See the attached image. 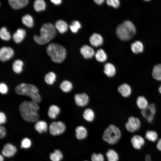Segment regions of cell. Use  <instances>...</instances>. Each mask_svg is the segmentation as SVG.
Segmentation results:
<instances>
[{
  "label": "cell",
  "instance_id": "39",
  "mask_svg": "<svg viewBox=\"0 0 161 161\" xmlns=\"http://www.w3.org/2000/svg\"><path fill=\"white\" fill-rule=\"evenodd\" d=\"M31 145V140L28 138H24L21 141V148H29Z\"/></svg>",
  "mask_w": 161,
  "mask_h": 161
},
{
  "label": "cell",
  "instance_id": "47",
  "mask_svg": "<svg viewBox=\"0 0 161 161\" xmlns=\"http://www.w3.org/2000/svg\"><path fill=\"white\" fill-rule=\"evenodd\" d=\"M94 1L97 4L100 5L102 4L104 2V0H95Z\"/></svg>",
  "mask_w": 161,
  "mask_h": 161
},
{
  "label": "cell",
  "instance_id": "40",
  "mask_svg": "<svg viewBox=\"0 0 161 161\" xmlns=\"http://www.w3.org/2000/svg\"><path fill=\"white\" fill-rule=\"evenodd\" d=\"M106 2L108 5L114 8H118L120 5V2L118 0H107Z\"/></svg>",
  "mask_w": 161,
  "mask_h": 161
},
{
  "label": "cell",
  "instance_id": "23",
  "mask_svg": "<svg viewBox=\"0 0 161 161\" xmlns=\"http://www.w3.org/2000/svg\"><path fill=\"white\" fill-rule=\"evenodd\" d=\"M55 27L58 31L61 34L66 32L68 30V26L67 23L62 20H59L55 22Z\"/></svg>",
  "mask_w": 161,
  "mask_h": 161
},
{
  "label": "cell",
  "instance_id": "17",
  "mask_svg": "<svg viewBox=\"0 0 161 161\" xmlns=\"http://www.w3.org/2000/svg\"><path fill=\"white\" fill-rule=\"evenodd\" d=\"M103 72L106 76L109 78L114 77L116 73L115 66L112 63H107L104 66Z\"/></svg>",
  "mask_w": 161,
  "mask_h": 161
},
{
  "label": "cell",
  "instance_id": "50",
  "mask_svg": "<svg viewBox=\"0 0 161 161\" xmlns=\"http://www.w3.org/2000/svg\"><path fill=\"white\" fill-rule=\"evenodd\" d=\"M89 161L87 160H84V161Z\"/></svg>",
  "mask_w": 161,
  "mask_h": 161
},
{
  "label": "cell",
  "instance_id": "24",
  "mask_svg": "<svg viewBox=\"0 0 161 161\" xmlns=\"http://www.w3.org/2000/svg\"><path fill=\"white\" fill-rule=\"evenodd\" d=\"M84 119L89 122H92L94 120L95 114L94 111L91 108L85 109L83 114Z\"/></svg>",
  "mask_w": 161,
  "mask_h": 161
},
{
  "label": "cell",
  "instance_id": "42",
  "mask_svg": "<svg viewBox=\"0 0 161 161\" xmlns=\"http://www.w3.org/2000/svg\"><path fill=\"white\" fill-rule=\"evenodd\" d=\"M6 134V130L4 126L1 125L0 126V137L1 138H4Z\"/></svg>",
  "mask_w": 161,
  "mask_h": 161
},
{
  "label": "cell",
  "instance_id": "44",
  "mask_svg": "<svg viewBox=\"0 0 161 161\" xmlns=\"http://www.w3.org/2000/svg\"><path fill=\"white\" fill-rule=\"evenodd\" d=\"M156 146L157 150L161 152V138L158 139L157 141Z\"/></svg>",
  "mask_w": 161,
  "mask_h": 161
},
{
  "label": "cell",
  "instance_id": "12",
  "mask_svg": "<svg viewBox=\"0 0 161 161\" xmlns=\"http://www.w3.org/2000/svg\"><path fill=\"white\" fill-rule=\"evenodd\" d=\"M16 151L17 149L15 146L10 143H7L4 145L1 153L3 156L10 157L14 156Z\"/></svg>",
  "mask_w": 161,
  "mask_h": 161
},
{
  "label": "cell",
  "instance_id": "10",
  "mask_svg": "<svg viewBox=\"0 0 161 161\" xmlns=\"http://www.w3.org/2000/svg\"><path fill=\"white\" fill-rule=\"evenodd\" d=\"M75 103L79 107H84L86 106L89 103V97L86 93H77L74 96Z\"/></svg>",
  "mask_w": 161,
  "mask_h": 161
},
{
  "label": "cell",
  "instance_id": "13",
  "mask_svg": "<svg viewBox=\"0 0 161 161\" xmlns=\"http://www.w3.org/2000/svg\"><path fill=\"white\" fill-rule=\"evenodd\" d=\"M136 131H139L142 126V121L138 117L130 116L127 119V121Z\"/></svg>",
  "mask_w": 161,
  "mask_h": 161
},
{
  "label": "cell",
  "instance_id": "19",
  "mask_svg": "<svg viewBox=\"0 0 161 161\" xmlns=\"http://www.w3.org/2000/svg\"><path fill=\"white\" fill-rule=\"evenodd\" d=\"M26 34L25 30L21 28L18 29L13 36V41L16 43H21L24 38Z\"/></svg>",
  "mask_w": 161,
  "mask_h": 161
},
{
  "label": "cell",
  "instance_id": "33",
  "mask_svg": "<svg viewBox=\"0 0 161 161\" xmlns=\"http://www.w3.org/2000/svg\"><path fill=\"white\" fill-rule=\"evenodd\" d=\"M33 6L35 10L39 12L45 10L46 4L44 0H36L34 2Z\"/></svg>",
  "mask_w": 161,
  "mask_h": 161
},
{
  "label": "cell",
  "instance_id": "48",
  "mask_svg": "<svg viewBox=\"0 0 161 161\" xmlns=\"http://www.w3.org/2000/svg\"><path fill=\"white\" fill-rule=\"evenodd\" d=\"M158 91L159 93L161 95V83L158 88Z\"/></svg>",
  "mask_w": 161,
  "mask_h": 161
},
{
  "label": "cell",
  "instance_id": "15",
  "mask_svg": "<svg viewBox=\"0 0 161 161\" xmlns=\"http://www.w3.org/2000/svg\"><path fill=\"white\" fill-rule=\"evenodd\" d=\"M8 1L10 6L15 10L23 8L29 3L28 0H9Z\"/></svg>",
  "mask_w": 161,
  "mask_h": 161
},
{
  "label": "cell",
  "instance_id": "29",
  "mask_svg": "<svg viewBox=\"0 0 161 161\" xmlns=\"http://www.w3.org/2000/svg\"><path fill=\"white\" fill-rule=\"evenodd\" d=\"M143 45L140 41H135L131 44V49L132 52L135 54L142 52L143 50Z\"/></svg>",
  "mask_w": 161,
  "mask_h": 161
},
{
  "label": "cell",
  "instance_id": "8",
  "mask_svg": "<svg viewBox=\"0 0 161 161\" xmlns=\"http://www.w3.org/2000/svg\"><path fill=\"white\" fill-rule=\"evenodd\" d=\"M130 142L133 148L137 150L141 149L145 144V139L139 134L133 135L131 138Z\"/></svg>",
  "mask_w": 161,
  "mask_h": 161
},
{
  "label": "cell",
  "instance_id": "49",
  "mask_svg": "<svg viewBox=\"0 0 161 161\" xmlns=\"http://www.w3.org/2000/svg\"><path fill=\"white\" fill-rule=\"evenodd\" d=\"M4 158L1 155H0V161H3Z\"/></svg>",
  "mask_w": 161,
  "mask_h": 161
},
{
  "label": "cell",
  "instance_id": "9",
  "mask_svg": "<svg viewBox=\"0 0 161 161\" xmlns=\"http://www.w3.org/2000/svg\"><path fill=\"white\" fill-rule=\"evenodd\" d=\"M117 91L121 96L125 98L130 97L132 95V89L131 86L127 83L121 84L117 88Z\"/></svg>",
  "mask_w": 161,
  "mask_h": 161
},
{
  "label": "cell",
  "instance_id": "16",
  "mask_svg": "<svg viewBox=\"0 0 161 161\" xmlns=\"http://www.w3.org/2000/svg\"><path fill=\"white\" fill-rule=\"evenodd\" d=\"M89 41L91 44L95 47L101 46L103 43V37L97 33H93L90 36Z\"/></svg>",
  "mask_w": 161,
  "mask_h": 161
},
{
  "label": "cell",
  "instance_id": "22",
  "mask_svg": "<svg viewBox=\"0 0 161 161\" xmlns=\"http://www.w3.org/2000/svg\"><path fill=\"white\" fill-rule=\"evenodd\" d=\"M151 74L155 80L161 82V64H158L154 66Z\"/></svg>",
  "mask_w": 161,
  "mask_h": 161
},
{
  "label": "cell",
  "instance_id": "26",
  "mask_svg": "<svg viewBox=\"0 0 161 161\" xmlns=\"http://www.w3.org/2000/svg\"><path fill=\"white\" fill-rule=\"evenodd\" d=\"M59 87L62 92L65 93H68L72 90L73 85L72 83L70 81L65 80L61 82Z\"/></svg>",
  "mask_w": 161,
  "mask_h": 161
},
{
  "label": "cell",
  "instance_id": "27",
  "mask_svg": "<svg viewBox=\"0 0 161 161\" xmlns=\"http://www.w3.org/2000/svg\"><path fill=\"white\" fill-rule=\"evenodd\" d=\"M34 128L36 131L40 133L46 132L48 129L47 123L43 120H38L35 123Z\"/></svg>",
  "mask_w": 161,
  "mask_h": 161
},
{
  "label": "cell",
  "instance_id": "41",
  "mask_svg": "<svg viewBox=\"0 0 161 161\" xmlns=\"http://www.w3.org/2000/svg\"><path fill=\"white\" fill-rule=\"evenodd\" d=\"M8 91V88L7 84L3 82L1 83L0 84V92L2 95L7 94Z\"/></svg>",
  "mask_w": 161,
  "mask_h": 161
},
{
  "label": "cell",
  "instance_id": "4",
  "mask_svg": "<svg viewBox=\"0 0 161 161\" xmlns=\"http://www.w3.org/2000/svg\"><path fill=\"white\" fill-rule=\"evenodd\" d=\"M136 29L134 24L129 20H125L117 27L116 32L118 37L123 41L131 39L135 34Z\"/></svg>",
  "mask_w": 161,
  "mask_h": 161
},
{
  "label": "cell",
  "instance_id": "14",
  "mask_svg": "<svg viewBox=\"0 0 161 161\" xmlns=\"http://www.w3.org/2000/svg\"><path fill=\"white\" fill-rule=\"evenodd\" d=\"M80 51L83 57L86 59L92 58L95 53L93 49L87 45L83 46L80 49Z\"/></svg>",
  "mask_w": 161,
  "mask_h": 161
},
{
  "label": "cell",
  "instance_id": "6",
  "mask_svg": "<svg viewBox=\"0 0 161 161\" xmlns=\"http://www.w3.org/2000/svg\"><path fill=\"white\" fill-rule=\"evenodd\" d=\"M120 129L114 124H110L105 130L103 140L109 144L114 145L117 143L121 137Z\"/></svg>",
  "mask_w": 161,
  "mask_h": 161
},
{
  "label": "cell",
  "instance_id": "25",
  "mask_svg": "<svg viewBox=\"0 0 161 161\" xmlns=\"http://www.w3.org/2000/svg\"><path fill=\"white\" fill-rule=\"evenodd\" d=\"M145 137L148 141L152 142H155L158 140L157 133L153 130L146 131L145 133Z\"/></svg>",
  "mask_w": 161,
  "mask_h": 161
},
{
  "label": "cell",
  "instance_id": "18",
  "mask_svg": "<svg viewBox=\"0 0 161 161\" xmlns=\"http://www.w3.org/2000/svg\"><path fill=\"white\" fill-rule=\"evenodd\" d=\"M75 136L78 140L85 139L87 136L88 132L86 128L82 126H79L75 129Z\"/></svg>",
  "mask_w": 161,
  "mask_h": 161
},
{
  "label": "cell",
  "instance_id": "30",
  "mask_svg": "<svg viewBox=\"0 0 161 161\" xmlns=\"http://www.w3.org/2000/svg\"><path fill=\"white\" fill-rule=\"evenodd\" d=\"M56 77V75L54 72H50L45 75L44 77V80L47 84L52 85L55 81Z\"/></svg>",
  "mask_w": 161,
  "mask_h": 161
},
{
  "label": "cell",
  "instance_id": "28",
  "mask_svg": "<svg viewBox=\"0 0 161 161\" xmlns=\"http://www.w3.org/2000/svg\"><path fill=\"white\" fill-rule=\"evenodd\" d=\"M23 65L24 63L21 60L19 59L16 60L13 63V70L16 74H20L22 72Z\"/></svg>",
  "mask_w": 161,
  "mask_h": 161
},
{
  "label": "cell",
  "instance_id": "35",
  "mask_svg": "<svg viewBox=\"0 0 161 161\" xmlns=\"http://www.w3.org/2000/svg\"><path fill=\"white\" fill-rule=\"evenodd\" d=\"M23 24L29 28H31L33 26V20L32 17L29 14H26L23 16L22 18Z\"/></svg>",
  "mask_w": 161,
  "mask_h": 161
},
{
  "label": "cell",
  "instance_id": "11",
  "mask_svg": "<svg viewBox=\"0 0 161 161\" xmlns=\"http://www.w3.org/2000/svg\"><path fill=\"white\" fill-rule=\"evenodd\" d=\"M14 52L10 47H3L0 49V59L2 62L6 61L12 58Z\"/></svg>",
  "mask_w": 161,
  "mask_h": 161
},
{
  "label": "cell",
  "instance_id": "46",
  "mask_svg": "<svg viewBox=\"0 0 161 161\" xmlns=\"http://www.w3.org/2000/svg\"><path fill=\"white\" fill-rule=\"evenodd\" d=\"M50 1L56 5H59L61 3V0H51Z\"/></svg>",
  "mask_w": 161,
  "mask_h": 161
},
{
  "label": "cell",
  "instance_id": "36",
  "mask_svg": "<svg viewBox=\"0 0 161 161\" xmlns=\"http://www.w3.org/2000/svg\"><path fill=\"white\" fill-rule=\"evenodd\" d=\"M0 36L1 39L4 41H8L11 38L10 32L7 31L5 27H2L1 28Z\"/></svg>",
  "mask_w": 161,
  "mask_h": 161
},
{
  "label": "cell",
  "instance_id": "43",
  "mask_svg": "<svg viewBox=\"0 0 161 161\" xmlns=\"http://www.w3.org/2000/svg\"><path fill=\"white\" fill-rule=\"evenodd\" d=\"M7 117L5 114L3 112H0V123L1 125L5 123L6 121Z\"/></svg>",
  "mask_w": 161,
  "mask_h": 161
},
{
  "label": "cell",
  "instance_id": "7",
  "mask_svg": "<svg viewBox=\"0 0 161 161\" xmlns=\"http://www.w3.org/2000/svg\"><path fill=\"white\" fill-rule=\"evenodd\" d=\"M66 129V126L62 122L58 121L52 122L49 127L50 133L53 135H58L63 133Z\"/></svg>",
  "mask_w": 161,
  "mask_h": 161
},
{
  "label": "cell",
  "instance_id": "5",
  "mask_svg": "<svg viewBox=\"0 0 161 161\" xmlns=\"http://www.w3.org/2000/svg\"><path fill=\"white\" fill-rule=\"evenodd\" d=\"M46 51L52 60L55 63H61L66 57L65 49L59 44L54 43L49 44L47 48Z\"/></svg>",
  "mask_w": 161,
  "mask_h": 161
},
{
  "label": "cell",
  "instance_id": "2",
  "mask_svg": "<svg viewBox=\"0 0 161 161\" xmlns=\"http://www.w3.org/2000/svg\"><path fill=\"white\" fill-rule=\"evenodd\" d=\"M15 90L17 94L27 96L35 102L38 103L41 101L42 98L39 93L38 89L34 84L21 83L16 86Z\"/></svg>",
  "mask_w": 161,
  "mask_h": 161
},
{
  "label": "cell",
  "instance_id": "32",
  "mask_svg": "<svg viewBox=\"0 0 161 161\" xmlns=\"http://www.w3.org/2000/svg\"><path fill=\"white\" fill-rule=\"evenodd\" d=\"M106 156L108 161H118L119 157L117 153L113 149H109L106 152Z\"/></svg>",
  "mask_w": 161,
  "mask_h": 161
},
{
  "label": "cell",
  "instance_id": "21",
  "mask_svg": "<svg viewBox=\"0 0 161 161\" xmlns=\"http://www.w3.org/2000/svg\"><path fill=\"white\" fill-rule=\"evenodd\" d=\"M149 104L147 99L143 96H138L136 100V104L137 107L140 110L146 109Z\"/></svg>",
  "mask_w": 161,
  "mask_h": 161
},
{
  "label": "cell",
  "instance_id": "3",
  "mask_svg": "<svg viewBox=\"0 0 161 161\" xmlns=\"http://www.w3.org/2000/svg\"><path fill=\"white\" fill-rule=\"evenodd\" d=\"M40 35H35L34 41L40 45L45 44L49 42L55 37L56 30L55 26L52 24L47 23L44 24L41 27Z\"/></svg>",
  "mask_w": 161,
  "mask_h": 161
},
{
  "label": "cell",
  "instance_id": "34",
  "mask_svg": "<svg viewBox=\"0 0 161 161\" xmlns=\"http://www.w3.org/2000/svg\"><path fill=\"white\" fill-rule=\"evenodd\" d=\"M49 158L52 161H60L63 158V155L60 150L56 149L50 154Z\"/></svg>",
  "mask_w": 161,
  "mask_h": 161
},
{
  "label": "cell",
  "instance_id": "20",
  "mask_svg": "<svg viewBox=\"0 0 161 161\" xmlns=\"http://www.w3.org/2000/svg\"><path fill=\"white\" fill-rule=\"evenodd\" d=\"M61 111L60 108L55 105H52L49 107L48 115L52 119H55L59 114Z\"/></svg>",
  "mask_w": 161,
  "mask_h": 161
},
{
  "label": "cell",
  "instance_id": "45",
  "mask_svg": "<svg viewBox=\"0 0 161 161\" xmlns=\"http://www.w3.org/2000/svg\"><path fill=\"white\" fill-rule=\"evenodd\" d=\"M145 161H152L151 155L148 154H146L145 155Z\"/></svg>",
  "mask_w": 161,
  "mask_h": 161
},
{
  "label": "cell",
  "instance_id": "31",
  "mask_svg": "<svg viewBox=\"0 0 161 161\" xmlns=\"http://www.w3.org/2000/svg\"><path fill=\"white\" fill-rule=\"evenodd\" d=\"M95 55L96 60L100 62H104L107 59V57L106 53L101 49L97 50Z\"/></svg>",
  "mask_w": 161,
  "mask_h": 161
},
{
  "label": "cell",
  "instance_id": "37",
  "mask_svg": "<svg viewBox=\"0 0 161 161\" xmlns=\"http://www.w3.org/2000/svg\"><path fill=\"white\" fill-rule=\"evenodd\" d=\"M81 27L80 23L76 20L72 21L69 26L70 30L74 33H77Z\"/></svg>",
  "mask_w": 161,
  "mask_h": 161
},
{
  "label": "cell",
  "instance_id": "1",
  "mask_svg": "<svg viewBox=\"0 0 161 161\" xmlns=\"http://www.w3.org/2000/svg\"><path fill=\"white\" fill-rule=\"evenodd\" d=\"M19 111L23 119L30 122H36L39 118L38 113L40 109L38 103L32 101H24L19 106Z\"/></svg>",
  "mask_w": 161,
  "mask_h": 161
},
{
  "label": "cell",
  "instance_id": "38",
  "mask_svg": "<svg viewBox=\"0 0 161 161\" xmlns=\"http://www.w3.org/2000/svg\"><path fill=\"white\" fill-rule=\"evenodd\" d=\"M91 161H104V157L101 153H93L91 156Z\"/></svg>",
  "mask_w": 161,
  "mask_h": 161
}]
</instances>
